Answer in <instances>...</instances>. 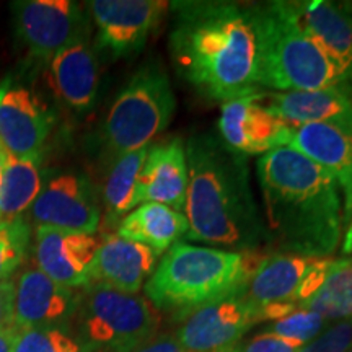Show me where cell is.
I'll use <instances>...</instances> for the list:
<instances>
[{
  "instance_id": "cell-35",
  "label": "cell",
  "mask_w": 352,
  "mask_h": 352,
  "mask_svg": "<svg viewBox=\"0 0 352 352\" xmlns=\"http://www.w3.org/2000/svg\"><path fill=\"white\" fill-rule=\"evenodd\" d=\"M6 158H7V152L3 151L2 145H0V186H2V176H3V166H6Z\"/></svg>"
},
{
  "instance_id": "cell-37",
  "label": "cell",
  "mask_w": 352,
  "mask_h": 352,
  "mask_svg": "<svg viewBox=\"0 0 352 352\" xmlns=\"http://www.w3.org/2000/svg\"><path fill=\"white\" fill-rule=\"evenodd\" d=\"M346 352H352V347H351V349H349V351H346Z\"/></svg>"
},
{
  "instance_id": "cell-22",
  "label": "cell",
  "mask_w": 352,
  "mask_h": 352,
  "mask_svg": "<svg viewBox=\"0 0 352 352\" xmlns=\"http://www.w3.org/2000/svg\"><path fill=\"white\" fill-rule=\"evenodd\" d=\"M316 259L292 253H274L259 259L243 290L254 314L274 303H297L298 287Z\"/></svg>"
},
{
  "instance_id": "cell-1",
  "label": "cell",
  "mask_w": 352,
  "mask_h": 352,
  "mask_svg": "<svg viewBox=\"0 0 352 352\" xmlns=\"http://www.w3.org/2000/svg\"><path fill=\"white\" fill-rule=\"evenodd\" d=\"M168 52L176 74L197 95L227 101L259 94L258 47L248 3L170 2Z\"/></svg>"
},
{
  "instance_id": "cell-36",
  "label": "cell",
  "mask_w": 352,
  "mask_h": 352,
  "mask_svg": "<svg viewBox=\"0 0 352 352\" xmlns=\"http://www.w3.org/2000/svg\"><path fill=\"white\" fill-rule=\"evenodd\" d=\"M340 6L352 16V0H347V2H340Z\"/></svg>"
},
{
  "instance_id": "cell-27",
  "label": "cell",
  "mask_w": 352,
  "mask_h": 352,
  "mask_svg": "<svg viewBox=\"0 0 352 352\" xmlns=\"http://www.w3.org/2000/svg\"><path fill=\"white\" fill-rule=\"evenodd\" d=\"M13 352H96L70 324L38 327L19 333Z\"/></svg>"
},
{
  "instance_id": "cell-10",
  "label": "cell",
  "mask_w": 352,
  "mask_h": 352,
  "mask_svg": "<svg viewBox=\"0 0 352 352\" xmlns=\"http://www.w3.org/2000/svg\"><path fill=\"white\" fill-rule=\"evenodd\" d=\"M34 227L94 235L101 210L94 184L83 175L60 173L44 184L30 209Z\"/></svg>"
},
{
  "instance_id": "cell-15",
  "label": "cell",
  "mask_w": 352,
  "mask_h": 352,
  "mask_svg": "<svg viewBox=\"0 0 352 352\" xmlns=\"http://www.w3.org/2000/svg\"><path fill=\"white\" fill-rule=\"evenodd\" d=\"M52 126L54 114L30 88L0 87V145L8 155L41 153Z\"/></svg>"
},
{
  "instance_id": "cell-2",
  "label": "cell",
  "mask_w": 352,
  "mask_h": 352,
  "mask_svg": "<svg viewBox=\"0 0 352 352\" xmlns=\"http://www.w3.org/2000/svg\"><path fill=\"white\" fill-rule=\"evenodd\" d=\"M256 176L266 236L279 253L331 256L344 233V202L334 176L290 147L261 155Z\"/></svg>"
},
{
  "instance_id": "cell-17",
  "label": "cell",
  "mask_w": 352,
  "mask_h": 352,
  "mask_svg": "<svg viewBox=\"0 0 352 352\" xmlns=\"http://www.w3.org/2000/svg\"><path fill=\"white\" fill-rule=\"evenodd\" d=\"M263 103L292 127L333 124L352 131V85L347 82L321 90L263 91Z\"/></svg>"
},
{
  "instance_id": "cell-9",
  "label": "cell",
  "mask_w": 352,
  "mask_h": 352,
  "mask_svg": "<svg viewBox=\"0 0 352 352\" xmlns=\"http://www.w3.org/2000/svg\"><path fill=\"white\" fill-rule=\"evenodd\" d=\"M12 12L16 36L43 63L77 39L90 36L85 13L70 0H20L12 3Z\"/></svg>"
},
{
  "instance_id": "cell-13",
  "label": "cell",
  "mask_w": 352,
  "mask_h": 352,
  "mask_svg": "<svg viewBox=\"0 0 352 352\" xmlns=\"http://www.w3.org/2000/svg\"><path fill=\"white\" fill-rule=\"evenodd\" d=\"M287 147L327 170L340 184L344 202L346 252L352 250V131L333 124L294 127Z\"/></svg>"
},
{
  "instance_id": "cell-19",
  "label": "cell",
  "mask_w": 352,
  "mask_h": 352,
  "mask_svg": "<svg viewBox=\"0 0 352 352\" xmlns=\"http://www.w3.org/2000/svg\"><path fill=\"white\" fill-rule=\"evenodd\" d=\"M51 83L57 98L76 114L95 107L100 90V65L90 36H83L50 60Z\"/></svg>"
},
{
  "instance_id": "cell-7",
  "label": "cell",
  "mask_w": 352,
  "mask_h": 352,
  "mask_svg": "<svg viewBox=\"0 0 352 352\" xmlns=\"http://www.w3.org/2000/svg\"><path fill=\"white\" fill-rule=\"evenodd\" d=\"M76 316L77 331L96 352H134L160 327V311L147 297L100 284L83 290Z\"/></svg>"
},
{
  "instance_id": "cell-30",
  "label": "cell",
  "mask_w": 352,
  "mask_h": 352,
  "mask_svg": "<svg viewBox=\"0 0 352 352\" xmlns=\"http://www.w3.org/2000/svg\"><path fill=\"white\" fill-rule=\"evenodd\" d=\"M352 347V318L334 321L297 352H346Z\"/></svg>"
},
{
  "instance_id": "cell-6",
  "label": "cell",
  "mask_w": 352,
  "mask_h": 352,
  "mask_svg": "<svg viewBox=\"0 0 352 352\" xmlns=\"http://www.w3.org/2000/svg\"><path fill=\"white\" fill-rule=\"evenodd\" d=\"M176 98L168 72L158 59L135 70L114 98L103 122L104 152L109 158L148 147L173 120Z\"/></svg>"
},
{
  "instance_id": "cell-23",
  "label": "cell",
  "mask_w": 352,
  "mask_h": 352,
  "mask_svg": "<svg viewBox=\"0 0 352 352\" xmlns=\"http://www.w3.org/2000/svg\"><path fill=\"white\" fill-rule=\"evenodd\" d=\"M188 230V219L183 212L157 202H145L121 220L116 235L148 246L160 256L179 243Z\"/></svg>"
},
{
  "instance_id": "cell-21",
  "label": "cell",
  "mask_w": 352,
  "mask_h": 352,
  "mask_svg": "<svg viewBox=\"0 0 352 352\" xmlns=\"http://www.w3.org/2000/svg\"><path fill=\"white\" fill-rule=\"evenodd\" d=\"M303 32L336 65L344 82H352V16L340 2H294Z\"/></svg>"
},
{
  "instance_id": "cell-20",
  "label": "cell",
  "mask_w": 352,
  "mask_h": 352,
  "mask_svg": "<svg viewBox=\"0 0 352 352\" xmlns=\"http://www.w3.org/2000/svg\"><path fill=\"white\" fill-rule=\"evenodd\" d=\"M158 256L148 246L121 239L116 233L101 240L90 272V284L138 294L157 267Z\"/></svg>"
},
{
  "instance_id": "cell-26",
  "label": "cell",
  "mask_w": 352,
  "mask_h": 352,
  "mask_svg": "<svg viewBox=\"0 0 352 352\" xmlns=\"http://www.w3.org/2000/svg\"><path fill=\"white\" fill-rule=\"evenodd\" d=\"M300 308L315 311L329 323L352 318V258L334 259L323 285Z\"/></svg>"
},
{
  "instance_id": "cell-24",
  "label": "cell",
  "mask_w": 352,
  "mask_h": 352,
  "mask_svg": "<svg viewBox=\"0 0 352 352\" xmlns=\"http://www.w3.org/2000/svg\"><path fill=\"white\" fill-rule=\"evenodd\" d=\"M41 166V153L23 157L7 153L0 186V222L21 219L32 209L44 186Z\"/></svg>"
},
{
  "instance_id": "cell-29",
  "label": "cell",
  "mask_w": 352,
  "mask_h": 352,
  "mask_svg": "<svg viewBox=\"0 0 352 352\" xmlns=\"http://www.w3.org/2000/svg\"><path fill=\"white\" fill-rule=\"evenodd\" d=\"M329 324H331L329 321L315 314V311L308 310V308H297L284 318L272 321L266 333L276 334V336L285 338V340L297 341L305 346L310 341H314L315 338H318Z\"/></svg>"
},
{
  "instance_id": "cell-12",
  "label": "cell",
  "mask_w": 352,
  "mask_h": 352,
  "mask_svg": "<svg viewBox=\"0 0 352 352\" xmlns=\"http://www.w3.org/2000/svg\"><path fill=\"white\" fill-rule=\"evenodd\" d=\"M256 323L254 308L240 292L196 310L175 334L189 352H227Z\"/></svg>"
},
{
  "instance_id": "cell-38",
  "label": "cell",
  "mask_w": 352,
  "mask_h": 352,
  "mask_svg": "<svg viewBox=\"0 0 352 352\" xmlns=\"http://www.w3.org/2000/svg\"><path fill=\"white\" fill-rule=\"evenodd\" d=\"M227 352H232V351H227Z\"/></svg>"
},
{
  "instance_id": "cell-18",
  "label": "cell",
  "mask_w": 352,
  "mask_h": 352,
  "mask_svg": "<svg viewBox=\"0 0 352 352\" xmlns=\"http://www.w3.org/2000/svg\"><path fill=\"white\" fill-rule=\"evenodd\" d=\"M188 195V162L184 142L173 138L148 147L140 170L135 204L157 202L184 214Z\"/></svg>"
},
{
  "instance_id": "cell-16",
  "label": "cell",
  "mask_w": 352,
  "mask_h": 352,
  "mask_svg": "<svg viewBox=\"0 0 352 352\" xmlns=\"http://www.w3.org/2000/svg\"><path fill=\"white\" fill-rule=\"evenodd\" d=\"M100 243L95 235L36 227L33 254L38 270L57 284L69 289L88 287Z\"/></svg>"
},
{
  "instance_id": "cell-14",
  "label": "cell",
  "mask_w": 352,
  "mask_h": 352,
  "mask_svg": "<svg viewBox=\"0 0 352 352\" xmlns=\"http://www.w3.org/2000/svg\"><path fill=\"white\" fill-rule=\"evenodd\" d=\"M82 294L57 284L38 267H26L15 280L13 324L19 331L38 327L70 324Z\"/></svg>"
},
{
  "instance_id": "cell-34",
  "label": "cell",
  "mask_w": 352,
  "mask_h": 352,
  "mask_svg": "<svg viewBox=\"0 0 352 352\" xmlns=\"http://www.w3.org/2000/svg\"><path fill=\"white\" fill-rule=\"evenodd\" d=\"M19 329L15 327L0 331V352H13L15 341L19 338Z\"/></svg>"
},
{
  "instance_id": "cell-33",
  "label": "cell",
  "mask_w": 352,
  "mask_h": 352,
  "mask_svg": "<svg viewBox=\"0 0 352 352\" xmlns=\"http://www.w3.org/2000/svg\"><path fill=\"white\" fill-rule=\"evenodd\" d=\"M134 352H189L182 346L176 334H155Z\"/></svg>"
},
{
  "instance_id": "cell-5",
  "label": "cell",
  "mask_w": 352,
  "mask_h": 352,
  "mask_svg": "<svg viewBox=\"0 0 352 352\" xmlns=\"http://www.w3.org/2000/svg\"><path fill=\"white\" fill-rule=\"evenodd\" d=\"M258 47L259 87L274 91L321 90L344 82L328 56L303 32L296 3H248Z\"/></svg>"
},
{
  "instance_id": "cell-4",
  "label": "cell",
  "mask_w": 352,
  "mask_h": 352,
  "mask_svg": "<svg viewBox=\"0 0 352 352\" xmlns=\"http://www.w3.org/2000/svg\"><path fill=\"white\" fill-rule=\"evenodd\" d=\"M258 261L248 253L176 243L145 283V296L158 311L184 321L202 307L243 292Z\"/></svg>"
},
{
  "instance_id": "cell-28",
  "label": "cell",
  "mask_w": 352,
  "mask_h": 352,
  "mask_svg": "<svg viewBox=\"0 0 352 352\" xmlns=\"http://www.w3.org/2000/svg\"><path fill=\"white\" fill-rule=\"evenodd\" d=\"M32 227L25 217L0 222V283L12 279L28 256Z\"/></svg>"
},
{
  "instance_id": "cell-11",
  "label": "cell",
  "mask_w": 352,
  "mask_h": 352,
  "mask_svg": "<svg viewBox=\"0 0 352 352\" xmlns=\"http://www.w3.org/2000/svg\"><path fill=\"white\" fill-rule=\"evenodd\" d=\"M219 135L241 155H266L287 147L294 127L263 103V91L222 103Z\"/></svg>"
},
{
  "instance_id": "cell-8",
  "label": "cell",
  "mask_w": 352,
  "mask_h": 352,
  "mask_svg": "<svg viewBox=\"0 0 352 352\" xmlns=\"http://www.w3.org/2000/svg\"><path fill=\"white\" fill-rule=\"evenodd\" d=\"M96 26V47L111 59L138 56L168 15L165 0H91L87 2Z\"/></svg>"
},
{
  "instance_id": "cell-25",
  "label": "cell",
  "mask_w": 352,
  "mask_h": 352,
  "mask_svg": "<svg viewBox=\"0 0 352 352\" xmlns=\"http://www.w3.org/2000/svg\"><path fill=\"white\" fill-rule=\"evenodd\" d=\"M148 147L118 157L109 168L103 188V202L109 226H120L121 220L138 206L135 204L138 179L148 153Z\"/></svg>"
},
{
  "instance_id": "cell-3",
  "label": "cell",
  "mask_w": 352,
  "mask_h": 352,
  "mask_svg": "<svg viewBox=\"0 0 352 352\" xmlns=\"http://www.w3.org/2000/svg\"><path fill=\"white\" fill-rule=\"evenodd\" d=\"M188 195L184 215L188 241L248 253L267 240L254 201L246 157L217 132H196L184 144Z\"/></svg>"
},
{
  "instance_id": "cell-32",
  "label": "cell",
  "mask_w": 352,
  "mask_h": 352,
  "mask_svg": "<svg viewBox=\"0 0 352 352\" xmlns=\"http://www.w3.org/2000/svg\"><path fill=\"white\" fill-rule=\"evenodd\" d=\"M13 296L15 280L8 279L0 283V331L13 328Z\"/></svg>"
},
{
  "instance_id": "cell-31",
  "label": "cell",
  "mask_w": 352,
  "mask_h": 352,
  "mask_svg": "<svg viewBox=\"0 0 352 352\" xmlns=\"http://www.w3.org/2000/svg\"><path fill=\"white\" fill-rule=\"evenodd\" d=\"M303 344L285 338L276 336L271 333H261L254 336L245 344H236L232 347V352H297Z\"/></svg>"
}]
</instances>
